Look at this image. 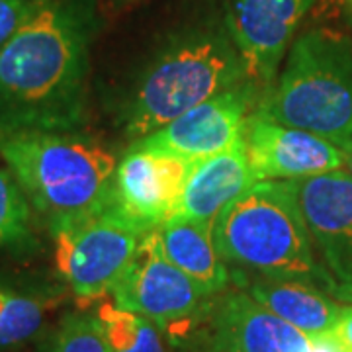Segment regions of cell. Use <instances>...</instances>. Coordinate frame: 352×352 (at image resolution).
<instances>
[{"mask_svg":"<svg viewBox=\"0 0 352 352\" xmlns=\"http://www.w3.org/2000/svg\"><path fill=\"white\" fill-rule=\"evenodd\" d=\"M94 24L88 0L39 2L0 50V138L85 126Z\"/></svg>","mask_w":352,"mask_h":352,"instance_id":"1","label":"cell"},{"mask_svg":"<svg viewBox=\"0 0 352 352\" xmlns=\"http://www.w3.org/2000/svg\"><path fill=\"white\" fill-rule=\"evenodd\" d=\"M251 80L227 24H200L170 36L141 67L120 108L131 143L196 104Z\"/></svg>","mask_w":352,"mask_h":352,"instance_id":"2","label":"cell"},{"mask_svg":"<svg viewBox=\"0 0 352 352\" xmlns=\"http://www.w3.org/2000/svg\"><path fill=\"white\" fill-rule=\"evenodd\" d=\"M212 235L221 258L237 272L303 282L344 302L289 180L254 182L215 217Z\"/></svg>","mask_w":352,"mask_h":352,"instance_id":"3","label":"cell"},{"mask_svg":"<svg viewBox=\"0 0 352 352\" xmlns=\"http://www.w3.org/2000/svg\"><path fill=\"white\" fill-rule=\"evenodd\" d=\"M0 155L50 227L98 214L112 201L116 157L76 131L6 135Z\"/></svg>","mask_w":352,"mask_h":352,"instance_id":"4","label":"cell"},{"mask_svg":"<svg viewBox=\"0 0 352 352\" xmlns=\"http://www.w3.org/2000/svg\"><path fill=\"white\" fill-rule=\"evenodd\" d=\"M256 112L333 143L352 139V39L327 28L302 34Z\"/></svg>","mask_w":352,"mask_h":352,"instance_id":"5","label":"cell"},{"mask_svg":"<svg viewBox=\"0 0 352 352\" xmlns=\"http://www.w3.org/2000/svg\"><path fill=\"white\" fill-rule=\"evenodd\" d=\"M50 229L57 270L71 292L85 302L112 294L147 235L120 214L112 201L98 214Z\"/></svg>","mask_w":352,"mask_h":352,"instance_id":"6","label":"cell"},{"mask_svg":"<svg viewBox=\"0 0 352 352\" xmlns=\"http://www.w3.org/2000/svg\"><path fill=\"white\" fill-rule=\"evenodd\" d=\"M214 294L176 268L161 251L157 231H149L124 276L112 289V302L153 321L175 344L188 333Z\"/></svg>","mask_w":352,"mask_h":352,"instance_id":"7","label":"cell"},{"mask_svg":"<svg viewBox=\"0 0 352 352\" xmlns=\"http://www.w3.org/2000/svg\"><path fill=\"white\" fill-rule=\"evenodd\" d=\"M175 346L180 352H309L311 339L243 288H226L212 296Z\"/></svg>","mask_w":352,"mask_h":352,"instance_id":"8","label":"cell"},{"mask_svg":"<svg viewBox=\"0 0 352 352\" xmlns=\"http://www.w3.org/2000/svg\"><path fill=\"white\" fill-rule=\"evenodd\" d=\"M263 94V88L247 80L196 104L147 138L133 141L129 147L168 153L186 161L217 155L245 135L247 124L256 112Z\"/></svg>","mask_w":352,"mask_h":352,"instance_id":"9","label":"cell"},{"mask_svg":"<svg viewBox=\"0 0 352 352\" xmlns=\"http://www.w3.org/2000/svg\"><path fill=\"white\" fill-rule=\"evenodd\" d=\"M321 263L352 303V176L346 170L289 180Z\"/></svg>","mask_w":352,"mask_h":352,"instance_id":"10","label":"cell"},{"mask_svg":"<svg viewBox=\"0 0 352 352\" xmlns=\"http://www.w3.org/2000/svg\"><path fill=\"white\" fill-rule=\"evenodd\" d=\"M317 0H231L229 34L254 85L270 90L289 43Z\"/></svg>","mask_w":352,"mask_h":352,"instance_id":"11","label":"cell"},{"mask_svg":"<svg viewBox=\"0 0 352 352\" xmlns=\"http://www.w3.org/2000/svg\"><path fill=\"white\" fill-rule=\"evenodd\" d=\"M182 157L129 147L113 175L112 206L143 233L166 221L188 176Z\"/></svg>","mask_w":352,"mask_h":352,"instance_id":"12","label":"cell"},{"mask_svg":"<svg viewBox=\"0 0 352 352\" xmlns=\"http://www.w3.org/2000/svg\"><path fill=\"white\" fill-rule=\"evenodd\" d=\"M245 143L254 182L300 180L342 170V151L337 143L272 122L258 112L247 124Z\"/></svg>","mask_w":352,"mask_h":352,"instance_id":"13","label":"cell"},{"mask_svg":"<svg viewBox=\"0 0 352 352\" xmlns=\"http://www.w3.org/2000/svg\"><path fill=\"white\" fill-rule=\"evenodd\" d=\"M254 184L245 135L226 151L192 161L188 176L170 215L212 226L229 201Z\"/></svg>","mask_w":352,"mask_h":352,"instance_id":"14","label":"cell"},{"mask_svg":"<svg viewBox=\"0 0 352 352\" xmlns=\"http://www.w3.org/2000/svg\"><path fill=\"white\" fill-rule=\"evenodd\" d=\"M237 282L239 288L256 302L263 303L266 309L292 327L300 329L309 339L325 335L335 327L342 309L339 300L303 282L254 276L245 272H237Z\"/></svg>","mask_w":352,"mask_h":352,"instance_id":"15","label":"cell"},{"mask_svg":"<svg viewBox=\"0 0 352 352\" xmlns=\"http://www.w3.org/2000/svg\"><path fill=\"white\" fill-rule=\"evenodd\" d=\"M163 254L210 294L229 288L231 272L215 247L212 226L170 215L155 229Z\"/></svg>","mask_w":352,"mask_h":352,"instance_id":"16","label":"cell"},{"mask_svg":"<svg viewBox=\"0 0 352 352\" xmlns=\"http://www.w3.org/2000/svg\"><path fill=\"white\" fill-rule=\"evenodd\" d=\"M96 315L112 352H166L161 329L147 317L118 307L113 302L102 303Z\"/></svg>","mask_w":352,"mask_h":352,"instance_id":"17","label":"cell"},{"mask_svg":"<svg viewBox=\"0 0 352 352\" xmlns=\"http://www.w3.org/2000/svg\"><path fill=\"white\" fill-rule=\"evenodd\" d=\"M43 325V305L32 296L0 286V349L34 339Z\"/></svg>","mask_w":352,"mask_h":352,"instance_id":"18","label":"cell"},{"mask_svg":"<svg viewBox=\"0 0 352 352\" xmlns=\"http://www.w3.org/2000/svg\"><path fill=\"white\" fill-rule=\"evenodd\" d=\"M45 352H112L96 314H67L51 333Z\"/></svg>","mask_w":352,"mask_h":352,"instance_id":"19","label":"cell"},{"mask_svg":"<svg viewBox=\"0 0 352 352\" xmlns=\"http://www.w3.org/2000/svg\"><path fill=\"white\" fill-rule=\"evenodd\" d=\"M30 200L10 170H0V243L20 239L28 231Z\"/></svg>","mask_w":352,"mask_h":352,"instance_id":"20","label":"cell"},{"mask_svg":"<svg viewBox=\"0 0 352 352\" xmlns=\"http://www.w3.org/2000/svg\"><path fill=\"white\" fill-rule=\"evenodd\" d=\"M36 0H0V50L36 12Z\"/></svg>","mask_w":352,"mask_h":352,"instance_id":"21","label":"cell"},{"mask_svg":"<svg viewBox=\"0 0 352 352\" xmlns=\"http://www.w3.org/2000/svg\"><path fill=\"white\" fill-rule=\"evenodd\" d=\"M331 335L337 339L342 351L352 352V303L342 305L339 319L335 327L331 329Z\"/></svg>","mask_w":352,"mask_h":352,"instance_id":"22","label":"cell"},{"mask_svg":"<svg viewBox=\"0 0 352 352\" xmlns=\"http://www.w3.org/2000/svg\"><path fill=\"white\" fill-rule=\"evenodd\" d=\"M309 352H344L340 349V344L337 342V339L331 335V331L325 333V335H317V337H311V346H309Z\"/></svg>","mask_w":352,"mask_h":352,"instance_id":"23","label":"cell"},{"mask_svg":"<svg viewBox=\"0 0 352 352\" xmlns=\"http://www.w3.org/2000/svg\"><path fill=\"white\" fill-rule=\"evenodd\" d=\"M337 145H339L340 151H342V170H346L352 176V139L339 141Z\"/></svg>","mask_w":352,"mask_h":352,"instance_id":"24","label":"cell"},{"mask_svg":"<svg viewBox=\"0 0 352 352\" xmlns=\"http://www.w3.org/2000/svg\"><path fill=\"white\" fill-rule=\"evenodd\" d=\"M36 2H45V0H36Z\"/></svg>","mask_w":352,"mask_h":352,"instance_id":"25","label":"cell"}]
</instances>
